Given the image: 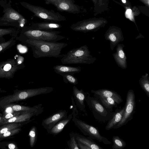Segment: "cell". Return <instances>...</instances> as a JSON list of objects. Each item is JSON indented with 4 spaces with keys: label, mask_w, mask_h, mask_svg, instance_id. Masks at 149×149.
<instances>
[{
    "label": "cell",
    "mask_w": 149,
    "mask_h": 149,
    "mask_svg": "<svg viewBox=\"0 0 149 149\" xmlns=\"http://www.w3.org/2000/svg\"><path fill=\"white\" fill-rule=\"evenodd\" d=\"M78 146L79 149H91V148L79 142L76 141Z\"/></svg>",
    "instance_id": "34"
},
{
    "label": "cell",
    "mask_w": 149,
    "mask_h": 149,
    "mask_svg": "<svg viewBox=\"0 0 149 149\" xmlns=\"http://www.w3.org/2000/svg\"><path fill=\"white\" fill-rule=\"evenodd\" d=\"M85 102L95 119L99 123H105L112 117L114 112H111L106 109L98 99L91 96L88 93Z\"/></svg>",
    "instance_id": "4"
},
{
    "label": "cell",
    "mask_w": 149,
    "mask_h": 149,
    "mask_svg": "<svg viewBox=\"0 0 149 149\" xmlns=\"http://www.w3.org/2000/svg\"><path fill=\"white\" fill-rule=\"evenodd\" d=\"M67 113L65 110H61L44 119L42 125L48 132L59 121L66 118L68 117Z\"/></svg>",
    "instance_id": "12"
},
{
    "label": "cell",
    "mask_w": 149,
    "mask_h": 149,
    "mask_svg": "<svg viewBox=\"0 0 149 149\" xmlns=\"http://www.w3.org/2000/svg\"><path fill=\"white\" fill-rule=\"evenodd\" d=\"M17 36H12L8 40L0 44V54L3 52L7 49L14 45L17 40Z\"/></svg>",
    "instance_id": "25"
},
{
    "label": "cell",
    "mask_w": 149,
    "mask_h": 149,
    "mask_svg": "<svg viewBox=\"0 0 149 149\" xmlns=\"http://www.w3.org/2000/svg\"><path fill=\"white\" fill-rule=\"evenodd\" d=\"M20 114V113L19 112H15L13 113H8L5 115L2 118V121L10 119L14 116L18 115Z\"/></svg>",
    "instance_id": "33"
},
{
    "label": "cell",
    "mask_w": 149,
    "mask_h": 149,
    "mask_svg": "<svg viewBox=\"0 0 149 149\" xmlns=\"http://www.w3.org/2000/svg\"><path fill=\"white\" fill-rule=\"evenodd\" d=\"M132 13L131 9H128L126 11V14L128 15H130Z\"/></svg>",
    "instance_id": "37"
},
{
    "label": "cell",
    "mask_w": 149,
    "mask_h": 149,
    "mask_svg": "<svg viewBox=\"0 0 149 149\" xmlns=\"http://www.w3.org/2000/svg\"><path fill=\"white\" fill-rule=\"evenodd\" d=\"M60 59L63 64H88L94 63L96 58L91 54L88 47L84 45L73 49L63 54Z\"/></svg>",
    "instance_id": "2"
},
{
    "label": "cell",
    "mask_w": 149,
    "mask_h": 149,
    "mask_svg": "<svg viewBox=\"0 0 149 149\" xmlns=\"http://www.w3.org/2000/svg\"><path fill=\"white\" fill-rule=\"evenodd\" d=\"M37 131L36 127H32L29 133L30 137V145L31 147H33L35 145L37 139Z\"/></svg>",
    "instance_id": "28"
},
{
    "label": "cell",
    "mask_w": 149,
    "mask_h": 149,
    "mask_svg": "<svg viewBox=\"0 0 149 149\" xmlns=\"http://www.w3.org/2000/svg\"><path fill=\"white\" fill-rule=\"evenodd\" d=\"M94 97L98 99L101 103L111 112H113V107H118V104L112 98L97 96Z\"/></svg>",
    "instance_id": "23"
},
{
    "label": "cell",
    "mask_w": 149,
    "mask_h": 149,
    "mask_svg": "<svg viewBox=\"0 0 149 149\" xmlns=\"http://www.w3.org/2000/svg\"><path fill=\"white\" fill-rule=\"evenodd\" d=\"M72 119L75 125L84 135L88 136L91 139H96L105 144H111V142L106 138L100 134L97 128L77 118L74 116H72Z\"/></svg>",
    "instance_id": "8"
},
{
    "label": "cell",
    "mask_w": 149,
    "mask_h": 149,
    "mask_svg": "<svg viewBox=\"0 0 149 149\" xmlns=\"http://www.w3.org/2000/svg\"><path fill=\"white\" fill-rule=\"evenodd\" d=\"M22 43L30 47L33 57L36 58L42 57L61 58L63 49L68 46L66 43L42 41L32 39H18Z\"/></svg>",
    "instance_id": "1"
},
{
    "label": "cell",
    "mask_w": 149,
    "mask_h": 149,
    "mask_svg": "<svg viewBox=\"0 0 149 149\" xmlns=\"http://www.w3.org/2000/svg\"><path fill=\"white\" fill-rule=\"evenodd\" d=\"M24 61V57L19 54L13 58L0 62V78H12L16 72L25 67Z\"/></svg>",
    "instance_id": "6"
},
{
    "label": "cell",
    "mask_w": 149,
    "mask_h": 149,
    "mask_svg": "<svg viewBox=\"0 0 149 149\" xmlns=\"http://www.w3.org/2000/svg\"><path fill=\"white\" fill-rule=\"evenodd\" d=\"M53 90L54 88L52 87H46L19 91L6 100L4 103L8 104L37 95L49 93Z\"/></svg>",
    "instance_id": "10"
},
{
    "label": "cell",
    "mask_w": 149,
    "mask_h": 149,
    "mask_svg": "<svg viewBox=\"0 0 149 149\" xmlns=\"http://www.w3.org/2000/svg\"><path fill=\"white\" fill-rule=\"evenodd\" d=\"M43 110H40L33 112L23 113L22 114L14 116L10 119L2 121L0 123L6 124L10 123L22 122L29 121L33 116H37L41 113Z\"/></svg>",
    "instance_id": "16"
},
{
    "label": "cell",
    "mask_w": 149,
    "mask_h": 149,
    "mask_svg": "<svg viewBox=\"0 0 149 149\" xmlns=\"http://www.w3.org/2000/svg\"><path fill=\"white\" fill-rule=\"evenodd\" d=\"M8 147L10 149H14L16 148L15 146L13 143H10L8 145Z\"/></svg>",
    "instance_id": "35"
},
{
    "label": "cell",
    "mask_w": 149,
    "mask_h": 149,
    "mask_svg": "<svg viewBox=\"0 0 149 149\" xmlns=\"http://www.w3.org/2000/svg\"><path fill=\"white\" fill-rule=\"evenodd\" d=\"M3 15L0 17V26H11L19 29L22 28L27 20L24 17L11 7H6L4 9Z\"/></svg>",
    "instance_id": "7"
},
{
    "label": "cell",
    "mask_w": 149,
    "mask_h": 149,
    "mask_svg": "<svg viewBox=\"0 0 149 149\" xmlns=\"http://www.w3.org/2000/svg\"><path fill=\"white\" fill-rule=\"evenodd\" d=\"M91 93L93 94L94 96L111 97L113 98L118 104L123 101L121 97L114 91L107 89H102L97 90H92Z\"/></svg>",
    "instance_id": "17"
},
{
    "label": "cell",
    "mask_w": 149,
    "mask_h": 149,
    "mask_svg": "<svg viewBox=\"0 0 149 149\" xmlns=\"http://www.w3.org/2000/svg\"><path fill=\"white\" fill-rule=\"evenodd\" d=\"M20 32L19 29L13 28H0V38L6 35H9L11 36H17Z\"/></svg>",
    "instance_id": "27"
},
{
    "label": "cell",
    "mask_w": 149,
    "mask_h": 149,
    "mask_svg": "<svg viewBox=\"0 0 149 149\" xmlns=\"http://www.w3.org/2000/svg\"><path fill=\"white\" fill-rule=\"evenodd\" d=\"M46 4H52L61 12L77 14L81 12V7L75 3L74 0H43Z\"/></svg>",
    "instance_id": "11"
},
{
    "label": "cell",
    "mask_w": 149,
    "mask_h": 149,
    "mask_svg": "<svg viewBox=\"0 0 149 149\" xmlns=\"http://www.w3.org/2000/svg\"><path fill=\"white\" fill-rule=\"evenodd\" d=\"M21 5L32 13L34 16L48 22H57L66 20L65 17L54 10H48L43 7L35 6L28 3L22 2Z\"/></svg>",
    "instance_id": "5"
},
{
    "label": "cell",
    "mask_w": 149,
    "mask_h": 149,
    "mask_svg": "<svg viewBox=\"0 0 149 149\" xmlns=\"http://www.w3.org/2000/svg\"><path fill=\"white\" fill-rule=\"evenodd\" d=\"M29 26L33 29L47 31H51L62 27L61 24L57 22L48 21L33 23Z\"/></svg>",
    "instance_id": "18"
},
{
    "label": "cell",
    "mask_w": 149,
    "mask_h": 149,
    "mask_svg": "<svg viewBox=\"0 0 149 149\" xmlns=\"http://www.w3.org/2000/svg\"><path fill=\"white\" fill-rule=\"evenodd\" d=\"M125 105L122 108L116 109L113 113L111 118L108 122L105 127L107 130L113 129L121 120L125 110Z\"/></svg>",
    "instance_id": "20"
},
{
    "label": "cell",
    "mask_w": 149,
    "mask_h": 149,
    "mask_svg": "<svg viewBox=\"0 0 149 149\" xmlns=\"http://www.w3.org/2000/svg\"><path fill=\"white\" fill-rule=\"evenodd\" d=\"M70 139L67 142L68 148L70 149H79L73 134H70Z\"/></svg>",
    "instance_id": "31"
},
{
    "label": "cell",
    "mask_w": 149,
    "mask_h": 149,
    "mask_svg": "<svg viewBox=\"0 0 149 149\" xmlns=\"http://www.w3.org/2000/svg\"><path fill=\"white\" fill-rule=\"evenodd\" d=\"M19 32V35L17 37V40L32 39L40 41L57 42L66 38L59 34L61 33L60 31H47L35 29L29 26H24L21 29Z\"/></svg>",
    "instance_id": "3"
},
{
    "label": "cell",
    "mask_w": 149,
    "mask_h": 149,
    "mask_svg": "<svg viewBox=\"0 0 149 149\" xmlns=\"http://www.w3.org/2000/svg\"><path fill=\"white\" fill-rule=\"evenodd\" d=\"M105 39L110 42L111 51L119 43L124 40V38L121 31L119 30H111L107 31L104 35Z\"/></svg>",
    "instance_id": "14"
},
{
    "label": "cell",
    "mask_w": 149,
    "mask_h": 149,
    "mask_svg": "<svg viewBox=\"0 0 149 149\" xmlns=\"http://www.w3.org/2000/svg\"><path fill=\"white\" fill-rule=\"evenodd\" d=\"M125 107L123 117L113 129L118 128L126 125L133 118V115L135 112L136 103L135 94L132 89L129 90L127 92Z\"/></svg>",
    "instance_id": "9"
},
{
    "label": "cell",
    "mask_w": 149,
    "mask_h": 149,
    "mask_svg": "<svg viewBox=\"0 0 149 149\" xmlns=\"http://www.w3.org/2000/svg\"><path fill=\"white\" fill-rule=\"evenodd\" d=\"M139 82L142 89L149 97V78L148 74L146 73L144 75H142L139 80Z\"/></svg>",
    "instance_id": "24"
},
{
    "label": "cell",
    "mask_w": 149,
    "mask_h": 149,
    "mask_svg": "<svg viewBox=\"0 0 149 149\" xmlns=\"http://www.w3.org/2000/svg\"><path fill=\"white\" fill-rule=\"evenodd\" d=\"M2 121V118L0 116V123Z\"/></svg>",
    "instance_id": "39"
},
{
    "label": "cell",
    "mask_w": 149,
    "mask_h": 149,
    "mask_svg": "<svg viewBox=\"0 0 149 149\" xmlns=\"http://www.w3.org/2000/svg\"><path fill=\"white\" fill-rule=\"evenodd\" d=\"M21 125V124L12 123L3 125L0 127V134L6 132L19 128Z\"/></svg>",
    "instance_id": "29"
},
{
    "label": "cell",
    "mask_w": 149,
    "mask_h": 149,
    "mask_svg": "<svg viewBox=\"0 0 149 149\" xmlns=\"http://www.w3.org/2000/svg\"><path fill=\"white\" fill-rule=\"evenodd\" d=\"M72 115L70 114L65 119H63L57 123L48 132V133L53 135H57L60 133L65 126L72 119Z\"/></svg>",
    "instance_id": "21"
},
{
    "label": "cell",
    "mask_w": 149,
    "mask_h": 149,
    "mask_svg": "<svg viewBox=\"0 0 149 149\" xmlns=\"http://www.w3.org/2000/svg\"><path fill=\"white\" fill-rule=\"evenodd\" d=\"M62 77L64 82L66 84L69 83L74 85H76L78 83L77 79L74 76V75L67 74L63 75Z\"/></svg>",
    "instance_id": "30"
},
{
    "label": "cell",
    "mask_w": 149,
    "mask_h": 149,
    "mask_svg": "<svg viewBox=\"0 0 149 149\" xmlns=\"http://www.w3.org/2000/svg\"><path fill=\"white\" fill-rule=\"evenodd\" d=\"M12 110H13L12 108L11 107H8L6 109V112H7L8 113H11L12 111Z\"/></svg>",
    "instance_id": "36"
},
{
    "label": "cell",
    "mask_w": 149,
    "mask_h": 149,
    "mask_svg": "<svg viewBox=\"0 0 149 149\" xmlns=\"http://www.w3.org/2000/svg\"><path fill=\"white\" fill-rule=\"evenodd\" d=\"M5 41V40L3 37L0 38V44Z\"/></svg>",
    "instance_id": "38"
},
{
    "label": "cell",
    "mask_w": 149,
    "mask_h": 149,
    "mask_svg": "<svg viewBox=\"0 0 149 149\" xmlns=\"http://www.w3.org/2000/svg\"><path fill=\"white\" fill-rule=\"evenodd\" d=\"M116 49V52L113 54L114 59L119 67L123 69L127 68V57L123 48L125 46L123 44H118Z\"/></svg>",
    "instance_id": "15"
},
{
    "label": "cell",
    "mask_w": 149,
    "mask_h": 149,
    "mask_svg": "<svg viewBox=\"0 0 149 149\" xmlns=\"http://www.w3.org/2000/svg\"><path fill=\"white\" fill-rule=\"evenodd\" d=\"M73 134L75 136L76 141L87 146L91 149H103L89 137L86 138L78 134Z\"/></svg>",
    "instance_id": "22"
},
{
    "label": "cell",
    "mask_w": 149,
    "mask_h": 149,
    "mask_svg": "<svg viewBox=\"0 0 149 149\" xmlns=\"http://www.w3.org/2000/svg\"><path fill=\"white\" fill-rule=\"evenodd\" d=\"M53 69L57 74L62 76L67 74L74 75V74L79 73L81 70L82 68L80 67H74L56 65L54 66Z\"/></svg>",
    "instance_id": "19"
},
{
    "label": "cell",
    "mask_w": 149,
    "mask_h": 149,
    "mask_svg": "<svg viewBox=\"0 0 149 149\" xmlns=\"http://www.w3.org/2000/svg\"><path fill=\"white\" fill-rule=\"evenodd\" d=\"M88 93L85 92L82 89H79L74 86L73 87V97L76 105L85 116H87L85 102Z\"/></svg>",
    "instance_id": "13"
},
{
    "label": "cell",
    "mask_w": 149,
    "mask_h": 149,
    "mask_svg": "<svg viewBox=\"0 0 149 149\" xmlns=\"http://www.w3.org/2000/svg\"><path fill=\"white\" fill-rule=\"evenodd\" d=\"M122 1L123 2V3H125L126 2L125 0H122Z\"/></svg>",
    "instance_id": "40"
},
{
    "label": "cell",
    "mask_w": 149,
    "mask_h": 149,
    "mask_svg": "<svg viewBox=\"0 0 149 149\" xmlns=\"http://www.w3.org/2000/svg\"><path fill=\"white\" fill-rule=\"evenodd\" d=\"M21 129L19 128L8 131L0 134V138H3L10 136L18 133Z\"/></svg>",
    "instance_id": "32"
},
{
    "label": "cell",
    "mask_w": 149,
    "mask_h": 149,
    "mask_svg": "<svg viewBox=\"0 0 149 149\" xmlns=\"http://www.w3.org/2000/svg\"><path fill=\"white\" fill-rule=\"evenodd\" d=\"M112 139L113 143L112 146L113 149H122L126 145V142L118 136H113Z\"/></svg>",
    "instance_id": "26"
}]
</instances>
